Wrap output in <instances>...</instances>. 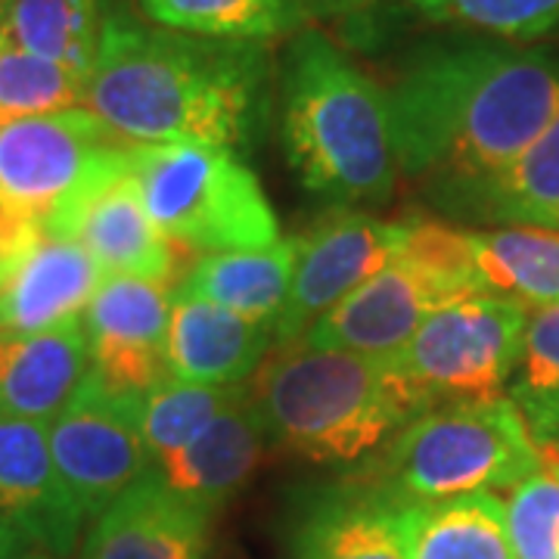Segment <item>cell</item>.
<instances>
[{
    "label": "cell",
    "mask_w": 559,
    "mask_h": 559,
    "mask_svg": "<svg viewBox=\"0 0 559 559\" xmlns=\"http://www.w3.org/2000/svg\"><path fill=\"white\" fill-rule=\"evenodd\" d=\"M389 106L401 175L463 215L559 112V50L429 44L404 66Z\"/></svg>",
    "instance_id": "obj_1"
},
{
    "label": "cell",
    "mask_w": 559,
    "mask_h": 559,
    "mask_svg": "<svg viewBox=\"0 0 559 559\" xmlns=\"http://www.w3.org/2000/svg\"><path fill=\"white\" fill-rule=\"evenodd\" d=\"M267 84L259 40L202 38L138 22H103L84 106L128 143L252 138Z\"/></svg>",
    "instance_id": "obj_2"
},
{
    "label": "cell",
    "mask_w": 559,
    "mask_h": 559,
    "mask_svg": "<svg viewBox=\"0 0 559 559\" xmlns=\"http://www.w3.org/2000/svg\"><path fill=\"white\" fill-rule=\"evenodd\" d=\"M280 138L305 190L340 209L385 205L399 180L389 94L318 28L280 62Z\"/></svg>",
    "instance_id": "obj_3"
},
{
    "label": "cell",
    "mask_w": 559,
    "mask_h": 559,
    "mask_svg": "<svg viewBox=\"0 0 559 559\" xmlns=\"http://www.w3.org/2000/svg\"><path fill=\"white\" fill-rule=\"evenodd\" d=\"M246 392L267 439L311 463H358L436 407L395 352L364 355L305 342L274 345Z\"/></svg>",
    "instance_id": "obj_4"
},
{
    "label": "cell",
    "mask_w": 559,
    "mask_h": 559,
    "mask_svg": "<svg viewBox=\"0 0 559 559\" xmlns=\"http://www.w3.org/2000/svg\"><path fill=\"white\" fill-rule=\"evenodd\" d=\"M380 451L364 481L401 507L481 491L498 495L540 469L538 441L532 439L520 407L503 395L432 407Z\"/></svg>",
    "instance_id": "obj_5"
},
{
    "label": "cell",
    "mask_w": 559,
    "mask_h": 559,
    "mask_svg": "<svg viewBox=\"0 0 559 559\" xmlns=\"http://www.w3.org/2000/svg\"><path fill=\"white\" fill-rule=\"evenodd\" d=\"M140 200L175 252H234L280 240L255 171L218 143H131Z\"/></svg>",
    "instance_id": "obj_6"
},
{
    "label": "cell",
    "mask_w": 559,
    "mask_h": 559,
    "mask_svg": "<svg viewBox=\"0 0 559 559\" xmlns=\"http://www.w3.org/2000/svg\"><path fill=\"white\" fill-rule=\"evenodd\" d=\"M528 314L520 301L469 296L436 311L395 358L436 407L500 399L513 380Z\"/></svg>",
    "instance_id": "obj_7"
},
{
    "label": "cell",
    "mask_w": 559,
    "mask_h": 559,
    "mask_svg": "<svg viewBox=\"0 0 559 559\" xmlns=\"http://www.w3.org/2000/svg\"><path fill=\"white\" fill-rule=\"evenodd\" d=\"M131 143L87 106L0 128V200L38 221L128 162Z\"/></svg>",
    "instance_id": "obj_8"
},
{
    "label": "cell",
    "mask_w": 559,
    "mask_h": 559,
    "mask_svg": "<svg viewBox=\"0 0 559 559\" xmlns=\"http://www.w3.org/2000/svg\"><path fill=\"white\" fill-rule=\"evenodd\" d=\"M47 436L62 481L87 520L156 466L140 432V395L109 389L91 370L47 423Z\"/></svg>",
    "instance_id": "obj_9"
},
{
    "label": "cell",
    "mask_w": 559,
    "mask_h": 559,
    "mask_svg": "<svg viewBox=\"0 0 559 559\" xmlns=\"http://www.w3.org/2000/svg\"><path fill=\"white\" fill-rule=\"evenodd\" d=\"M296 242L299 252L289 296L274 320L277 345L299 342L330 308L395 259L404 242V221H382L358 209H340L296 237Z\"/></svg>",
    "instance_id": "obj_10"
},
{
    "label": "cell",
    "mask_w": 559,
    "mask_h": 559,
    "mask_svg": "<svg viewBox=\"0 0 559 559\" xmlns=\"http://www.w3.org/2000/svg\"><path fill=\"white\" fill-rule=\"evenodd\" d=\"M171 299V283L106 274L81 314L91 373L124 395H143L171 377L165 364Z\"/></svg>",
    "instance_id": "obj_11"
},
{
    "label": "cell",
    "mask_w": 559,
    "mask_h": 559,
    "mask_svg": "<svg viewBox=\"0 0 559 559\" xmlns=\"http://www.w3.org/2000/svg\"><path fill=\"white\" fill-rule=\"evenodd\" d=\"M44 234L81 242L106 274L171 283L178 271L175 246L150 218L128 162L60 205Z\"/></svg>",
    "instance_id": "obj_12"
},
{
    "label": "cell",
    "mask_w": 559,
    "mask_h": 559,
    "mask_svg": "<svg viewBox=\"0 0 559 559\" xmlns=\"http://www.w3.org/2000/svg\"><path fill=\"white\" fill-rule=\"evenodd\" d=\"M460 299L457 289L399 252L352 296L330 308L299 342L314 348L389 355L399 352L436 311Z\"/></svg>",
    "instance_id": "obj_13"
},
{
    "label": "cell",
    "mask_w": 559,
    "mask_h": 559,
    "mask_svg": "<svg viewBox=\"0 0 559 559\" xmlns=\"http://www.w3.org/2000/svg\"><path fill=\"white\" fill-rule=\"evenodd\" d=\"M212 516L153 466L91 520L79 559H209Z\"/></svg>",
    "instance_id": "obj_14"
},
{
    "label": "cell",
    "mask_w": 559,
    "mask_h": 559,
    "mask_svg": "<svg viewBox=\"0 0 559 559\" xmlns=\"http://www.w3.org/2000/svg\"><path fill=\"white\" fill-rule=\"evenodd\" d=\"M0 516L28 544L75 557L87 516L53 463L47 423L0 417Z\"/></svg>",
    "instance_id": "obj_15"
},
{
    "label": "cell",
    "mask_w": 559,
    "mask_h": 559,
    "mask_svg": "<svg viewBox=\"0 0 559 559\" xmlns=\"http://www.w3.org/2000/svg\"><path fill=\"white\" fill-rule=\"evenodd\" d=\"M277 345L271 323L246 320L221 305L175 289L165 364L175 380L240 385Z\"/></svg>",
    "instance_id": "obj_16"
},
{
    "label": "cell",
    "mask_w": 559,
    "mask_h": 559,
    "mask_svg": "<svg viewBox=\"0 0 559 559\" xmlns=\"http://www.w3.org/2000/svg\"><path fill=\"white\" fill-rule=\"evenodd\" d=\"M289 550L293 559H407L401 503L364 479L320 488L299 507Z\"/></svg>",
    "instance_id": "obj_17"
},
{
    "label": "cell",
    "mask_w": 559,
    "mask_h": 559,
    "mask_svg": "<svg viewBox=\"0 0 559 559\" xmlns=\"http://www.w3.org/2000/svg\"><path fill=\"white\" fill-rule=\"evenodd\" d=\"M103 280L106 271L81 242L44 234L0 289V330L40 333L79 323Z\"/></svg>",
    "instance_id": "obj_18"
},
{
    "label": "cell",
    "mask_w": 559,
    "mask_h": 559,
    "mask_svg": "<svg viewBox=\"0 0 559 559\" xmlns=\"http://www.w3.org/2000/svg\"><path fill=\"white\" fill-rule=\"evenodd\" d=\"M91 370L84 326L0 330V417L50 423Z\"/></svg>",
    "instance_id": "obj_19"
},
{
    "label": "cell",
    "mask_w": 559,
    "mask_h": 559,
    "mask_svg": "<svg viewBox=\"0 0 559 559\" xmlns=\"http://www.w3.org/2000/svg\"><path fill=\"white\" fill-rule=\"evenodd\" d=\"M264 441L267 432L261 426L259 411L249 392H242L190 444L156 460V469L178 495L215 513L255 473Z\"/></svg>",
    "instance_id": "obj_20"
},
{
    "label": "cell",
    "mask_w": 559,
    "mask_h": 559,
    "mask_svg": "<svg viewBox=\"0 0 559 559\" xmlns=\"http://www.w3.org/2000/svg\"><path fill=\"white\" fill-rule=\"evenodd\" d=\"M296 252H299L296 237L289 240L280 237L277 242L259 249L212 252L193 261L175 289L221 305L246 320L274 326L289 296Z\"/></svg>",
    "instance_id": "obj_21"
},
{
    "label": "cell",
    "mask_w": 559,
    "mask_h": 559,
    "mask_svg": "<svg viewBox=\"0 0 559 559\" xmlns=\"http://www.w3.org/2000/svg\"><path fill=\"white\" fill-rule=\"evenodd\" d=\"M401 538L407 559H516L507 503L491 491L401 507Z\"/></svg>",
    "instance_id": "obj_22"
},
{
    "label": "cell",
    "mask_w": 559,
    "mask_h": 559,
    "mask_svg": "<svg viewBox=\"0 0 559 559\" xmlns=\"http://www.w3.org/2000/svg\"><path fill=\"white\" fill-rule=\"evenodd\" d=\"M481 296L520 301L538 311L559 305V227H495L469 230Z\"/></svg>",
    "instance_id": "obj_23"
},
{
    "label": "cell",
    "mask_w": 559,
    "mask_h": 559,
    "mask_svg": "<svg viewBox=\"0 0 559 559\" xmlns=\"http://www.w3.org/2000/svg\"><path fill=\"white\" fill-rule=\"evenodd\" d=\"M97 0H13L0 20V44L91 75L100 50Z\"/></svg>",
    "instance_id": "obj_24"
},
{
    "label": "cell",
    "mask_w": 559,
    "mask_h": 559,
    "mask_svg": "<svg viewBox=\"0 0 559 559\" xmlns=\"http://www.w3.org/2000/svg\"><path fill=\"white\" fill-rule=\"evenodd\" d=\"M559 227V112L520 159L491 180L463 215Z\"/></svg>",
    "instance_id": "obj_25"
},
{
    "label": "cell",
    "mask_w": 559,
    "mask_h": 559,
    "mask_svg": "<svg viewBox=\"0 0 559 559\" xmlns=\"http://www.w3.org/2000/svg\"><path fill=\"white\" fill-rule=\"evenodd\" d=\"M159 28L227 40H271L305 20L299 0H138Z\"/></svg>",
    "instance_id": "obj_26"
},
{
    "label": "cell",
    "mask_w": 559,
    "mask_h": 559,
    "mask_svg": "<svg viewBox=\"0 0 559 559\" xmlns=\"http://www.w3.org/2000/svg\"><path fill=\"white\" fill-rule=\"evenodd\" d=\"M242 385H202L165 377L140 395V432L153 460L175 454L240 399Z\"/></svg>",
    "instance_id": "obj_27"
},
{
    "label": "cell",
    "mask_w": 559,
    "mask_h": 559,
    "mask_svg": "<svg viewBox=\"0 0 559 559\" xmlns=\"http://www.w3.org/2000/svg\"><path fill=\"white\" fill-rule=\"evenodd\" d=\"M538 444L559 439V305L528 314L522 352L507 385Z\"/></svg>",
    "instance_id": "obj_28"
},
{
    "label": "cell",
    "mask_w": 559,
    "mask_h": 559,
    "mask_svg": "<svg viewBox=\"0 0 559 559\" xmlns=\"http://www.w3.org/2000/svg\"><path fill=\"white\" fill-rule=\"evenodd\" d=\"M87 75L0 44V128L84 106Z\"/></svg>",
    "instance_id": "obj_29"
},
{
    "label": "cell",
    "mask_w": 559,
    "mask_h": 559,
    "mask_svg": "<svg viewBox=\"0 0 559 559\" xmlns=\"http://www.w3.org/2000/svg\"><path fill=\"white\" fill-rule=\"evenodd\" d=\"M407 3L432 20L460 22L510 40L544 38L559 25V0H407Z\"/></svg>",
    "instance_id": "obj_30"
},
{
    "label": "cell",
    "mask_w": 559,
    "mask_h": 559,
    "mask_svg": "<svg viewBox=\"0 0 559 559\" xmlns=\"http://www.w3.org/2000/svg\"><path fill=\"white\" fill-rule=\"evenodd\" d=\"M507 528L516 559H559V473L544 466L510 488Z\"/></svg>",
    "instance_id": "obj_31"
},
{
    "label": "cell",
    "mask_w": 559,
    "mask_h": 559,
    "mask_svg": "<svg viewBox=\"0 0 559 559\" xmlns=\"http://www.w3.org/2000/svg\"><path fill=\"white\" fill-rule=\"evenodd\" d=\"M305 16H342V13H355L364 10L377 0H299Z\"/></svg>",
    "instance_id": "obj_32"
},
{
    "label": "cell",
    "mask_w": 559,
    "mask_h": 559,
    "mask_svg": "<svg viewBox=\"0 0 559 559\" xmlns=\"http://www.w3.org/2000/svg\"><path fill=\"white\" fill-rule=\"evenodd\" d=\"M25 544H28V540L22 538L20 532L0 516V559H10L13 554H20Z\"/></svg>",
    "instance_id": "obj_33"
},
{
    "label": "cell",
    "mask_w": 559,
    "mask_h": 559,
    "mask_svg": "<svg viewBox=\"0 0 559 559\" xmlns=\"http://www.w3.org/2000/svg\"><path fill=\"white\" fill-rule=\"evenodd\" d=\"M10 559H75V557H62V554H53L40 544H25L20 554H13Z\"/></svg>",
    "instance_id": "obj_34"
},
{
    "label": "cell",
    "mask_w": 559,
    "mask_h": 559,
    "mask_svg": "<svg viewBox=\"0 0 559 559\" xmlns=\"http://www.w3.org/2000/svg\"><path fill=\"white\" fill-rule=\"evenodd\" d=\"M538 451H540V463L559 473V439L547 441V444H538Z\"/></svg>",
    "instance_id": "obj_35"
},
{
    "label": "cell",
    "mask_w": 559,
    "mask_h": 559,
    "mask_svg": "<svg viewBox=\"0 0 559 559\" xmlns=\"http://www.w3.org/2000/svg\"><path fill=\"white\" fill-rule=\"evenodd\" d=\"M16 264H20V261L10 259V255L0 249V289L7 286V280H10V274H13V267H16Z\"/></svg>",
    "instance_id": "obj_36"
},
{
    "label": "cell",
    "mask_w": 559,
    "mask_h": 559,
    "mask_svg": "<svg viewBox=\"0 0 559 559\" xmlns=\"http://www.w3.org/2000/svg\"><path fill=\"white\" fill-rule=\"evenodd\" d=\"M10 3H13V0H0V20H3V13L10 10Z\"/></svg>",
    "instance_id": "obj_37"
}]
</instances>
